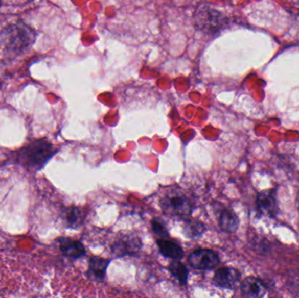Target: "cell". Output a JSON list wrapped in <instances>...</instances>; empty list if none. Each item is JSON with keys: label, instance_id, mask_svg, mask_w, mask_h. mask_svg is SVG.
<instances>
[{"label": "cell", "instance_id": "3957f363", "mask_svg": "<svg viewBox=\"0 0 299 298\" xmlns=\"http://www.w3.org/2000/svg\"><path fill=\"white\" fill-rule=\"evenodd\" d=\"M188 263L198 270H212L217 268L221 259L217 253L212 250H197L188 256Z\"/></svg>", "mask_w": 299, "mask_h": 298}, {"label": "cell", "instance_id": "4fadbf2b", "mask_svg": "<svg viewBox=\"0 0 299 298\" xmlns=\"http://www.w3.org/2000/svg\"><path fill=\"white\" fill-rule=\"evenodd\" d=\"M205 230H206V228L201 221H198L194 219L185 220L183 233L186 237L189 239H195L201 236L205 233Z\"/></svg>", "mask_w": 299, "mask_h": 298}, {"label": "cell", "instance_id": "2e32d148", "mask_svg": "<svg viewBox=\"0 0 299 298\" xmlns=\"http://www.w3.org/2000/svg\"><path fill=\"white\" fill-rule=\"evenodd\" d=\"M151 230L158 239L170 238L169 231L166 228V223L160 218H154L151 221Z\"/></svg>", "mask_w": 299, "mask_h": 298}, {"label": "cell", "instance_id": "8fae6325", "mask_svg": "<svg viewBox=\"0 0 299 298\" xmlns=\"http://www.w3.org/2000/svg\"><path fill=\"white\" fill-rule=\"evenodd\" d=\"M157 245L162 256L172 260H181L185 252L181 246L173 240L168 239H157Z\"/></svg>", "mask_w": 299, "mask_h": 298}, {"label": "cell", "instance_id": "9c48e42d", "mask_svg": "<svg viewBox=\"0 0 299 298\" xmlns=\"http://www.w3.org/2000/svg\"><path fill=\"white\" fill-rule=\"evenodd\" d=\"M58 241L61 252L68 258H82L87 254L84 245L79 240H73L71 238L61 237L58 239Z\"/></svg>", "mask_w": 299, "mask_h": 298}, {"label": "cell", "instance_id": "ba28073f", "mask_svg": "<svg viewBox=\"0 0 299 298\" xmlns=\"http://www.w3.org/2000/svg\"><path fill=\"white\" fill-rule=\"evenodd\" d=\"M257 209L262 214L274 217L278 213V202L272 190L263 191L257 195Z\"/></svg>", "mask_w": 299, "mask_h": 298}, {"label": "cell", "instance_id": "7a4b0ae2", "mask_svg": "<svg viewBox=\"0 0 299 298\" xmlns=\"http://www.w3.org/2000/svg\"><path fill=\"white\" fill-rule=\"evenodd\" d=\"M161 209L171 216L186 217L190 215L194 210V205L184 193L172 192L161 198Z\"/></svg>", "mask_w": 299, "mask_h": 298}, {"label": "cell", "instance_id": "8992f818", "mask_svg": "<svg viewBox=\"0 0 299 298\" xmlns=\"http://www.w3.org/2000/svg\"><path fill=\"white\" fill-rule=\"evenodd\" d=\"M213 282L215 285L223 289H234L241 283V273L236 268H221L215 271Z\"/></svg>", "mask_w": 299, "mask_h": 298}, {"label": "cell", "instance_id": "6da1fadb", "mask_svg": "<svg viewBox=\"0 0 299 298\" xmlns=\"http://www.w3.org/2000/svg\"><path fill=\"white\" fill-rule=\"evenodd\" d=\"M52 144L45 140L31 143L21 152V160L28 167L40 168L54 155Z\"/></svg>", "mask_w": 299, "mask_h": 298}, {"label": "cell", "instance_id": "30bf717a", "mask_svg": "<svg viewBox=\"0 0 299 298\" xmlns=\"http://www.w3.org/2000/svg\"><path fill=\"white\" fill-rule=\"evenodd\" d=\"M241 292L245 297H263L266 294V287L259 278L248 277L241 283Z\"/></svg>", "mask_w": 299, "mask_h": 298}, {"label": "cell", "instance_id": "7c38bea8", "mask_svg": "<svg viewBox=\"0 0 299 298\" xmlns=\"http://www.w3.org/2000/svg\"><path fill=\"white\" fill-rule=\"evenodd\" d=\"M239 219L236 213L229 209H223L220 213L219 225L223 231L232 234L238 229Z\"/></svg>", "mask_w": 299, "mask_h": 298}, {"label": "cell", "instance_id": "9a60e30c", "mask_svg": "<svg viewBox=\"0 0 299 298\" xmlns=\"http://www.w3.org/2000/svg\"><path fill=\"white\" fill-rule=\"evenodd\" d=\"M168 270L172 277H175L181 285H186L188 283V268L186 265L180 262V260H172L168 266Z\"/></svg>", "mask_w": 299, "mask_h": 298}, {"label": "cell", "instance_id": "5b68a950", "mask_svg": "<svg viewBox=\"0 0 299 298\" xmlns=\"http://www.w3.org/2000/svg\"><path fill=\"white\" fill-rule=\"evenodd\" d=\"M196 20L199 28L208 34H215L224 24L221 13L206 6L198 9Z\"/></svg>", "mask_w": 299, "mask_h": 298}, {"label": "cell", "instance_id": "277c9868", "mask_svg": "<svg viewBox=\"0 0 299 298\" xmlns=\"http://www.w3.org/2000/svg\"><path fill=\"white\" fill-rule=\"evenodd\" d=\"M142 241L135 234H123L111 246V252L118 257L136 256L142 249Z\"/></svg>", "mask_w": 299, "mask_h": 298}, {"label": "cell", "instance_id": "e0dca14e", "mask_svg": "<svg viewBox=\"0 0 299 298\" xmlns=\"http://www.w3.org/2000/svg\"><path fill=\"white\" fill-rule=\"evenodd\" d=\"M1 5H2V3H1V0H0V6H1Z\"/></svg>", "mask_w": 299, "mask_h": 298}, {"label": "cell", "instance_id": "52a82bcc", "mask_svg": "<svg viewBox=\"0 0 299 298\" xmlns=\"http://www.w3.org/2000/svg\"><path fill=\"white\" fill-rule=\"evenodd\" d=\"M111 260L99 256H92L88 261V268L86 276L93 282H102L105 278L107 268Z\"/></svg>", "mask_w": 299, "mask_h": 298}, {"label": "cell", "instance_id": "5bb4252c", "mask_svg": "<svg viewBox=\"0 0 299 298\" xmlns=\"http://www.w3.org/2000/svg\"><path fill=\"white\" fill-rule=\"evenodd\" d=\"M64 219L67 227L77 228L82 226L84 220V214L78 207H67L64 212Z\"/></svg>", "mask_w": 299, "mask_h": 298}, {"label": "cell", "instance_id": "ac0fdd59", "mask_svg": "<svg viewBox=\"0 0 299 298\" xmlns=\"http://www.w3.org/2000/svg\"><path fill=\"white\" fill-rule=\"evenodd\" d=\"M298 207H299V195H298Z\"/></svg>", "mask_w": 299, "mask_h": 298}]
</instances>
